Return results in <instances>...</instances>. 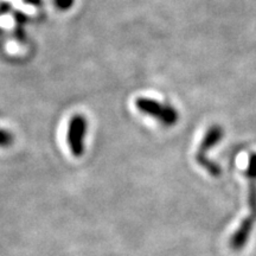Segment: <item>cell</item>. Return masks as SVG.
Here are the masks:
<instances>
[{
    "label": "cell",
    "mask_w": 256,
    "mask_h": 256,
    "mask_svg": "<svg viewBox=\"0 0 256 256\" xmlns=\"http://www.w3.org/2000/svg\"><path fill=\"white\" fill-rule=\"evenodd\" d=\"M14 142V136L10 130L0 128V147L6 148Z\"/></svg>",
    "instance_id": "5"
},
{
    "label": "cell",
    "mask_w": 256,
    "mask_h": 256,
    "mask_svg": "<svg viewBox=\"0 0 256 256\" xmlns=\"http://www.w3.org/2000/svg\"><path fill=\"white\" fill-rule=\"evenodd\" d=\"M246 176H255L256 177V153H252L249 156L248 160V166L247 168L244 170Z\"/></svg>",
    "instance_id": "6"
},
{
    "label": "cell",
    "mask_w": 256,
    "mask_h": 256,
    "mask_svg": "<svg viewBox=\"0 0 256 256\" xmlns=\"http://www.w3.org/2000/svg\"><path fill=\"white\" fill-rule=\"evenodd\" d=\"M24 2L31 6H40L42 5V0H24Z\"/></svg>",
    "instance_id": "8"
},
{
    "label": "cell",
    "mask_w": 256,
    "mask_h": 256,
    "mask_svg": "<svg viewBox=\"0 0 256 256\" xmlns=\"http://www.w3.org/2000/svg\"><path fill=\"white\" fill-rule=\"evenodd\" d=\"M54 4L60 11H68L75 4V0H54Z\"/></svg>",
    "instance_id": "7"
},
{
    "label": "cell",
    "mask_w": 256,
    "mask_h": 256,
    "mask_svg": "<svg viewBox=\"0 0 256 256\" xmlns=\"http://www.w3.org/2000/svg\"><path fill=\"white\" fill-rule=\"evenodd\" d=\"M223 127L220 126V124H212V126L209 127V130H206V136H204L200 146H198L196 153L197 164L200 165L202 168L206 170L211 177H220V174H222V170H220V166L218 164H216L215 162H212V160L208 156V153H209L211 148H214L216 145H218L220 140L223 139Z\"/></svg>",
    "instance_id": "2"
},
{
    "label": "cell",
    "mask_w": 256,
    "mask_h": 256,
    "mask_svg": "<svg viewBox=\"0 0 256 256\" xmlns=\"http://www.w3.org/2000/svg\"><path fill=\"white\" fill-rule=\"evenodd\" d=\"M248 178V208L249 215L240 223L238 228L230 238V248L234 252H241L248 244L252 232L256 224V177L246 176Z\"/></svg>",
    "instance_id": "1"
},
{
    "label": "cell",
    "mask_w": 256,
    "mask_h": 256,
    "mask_svg": "<svg viewBox=\"0 0 256 256\" xmlns=\"http://www.w3.org/2000/svg\"><path fill=\"white\" fill-rule=\"evenodd\" d=\"M136 107L142 114L156 119L165 127H172L178 122L179 113L174 106L156 101L154 98H139L136 100Z\"/></svg>",
    "instance_id": "3"
},
{
    "label": "cell",
    "mask_w": 256,
    "mask_h": 256,
    "mask_svg": "<svg viewBox=\"0 0 256 256\" xmlns=\"http://www.w3.org/2000/svg\"><path fill=\"white\" fill-rule=\"evenodd\" d=\"M88 132L87 118L82 114H76L70 119L66 134V142L74 156L80 158L84 154L86 138Z\"/></svg>",
    "instance_id": "4"
}]
</instances>
